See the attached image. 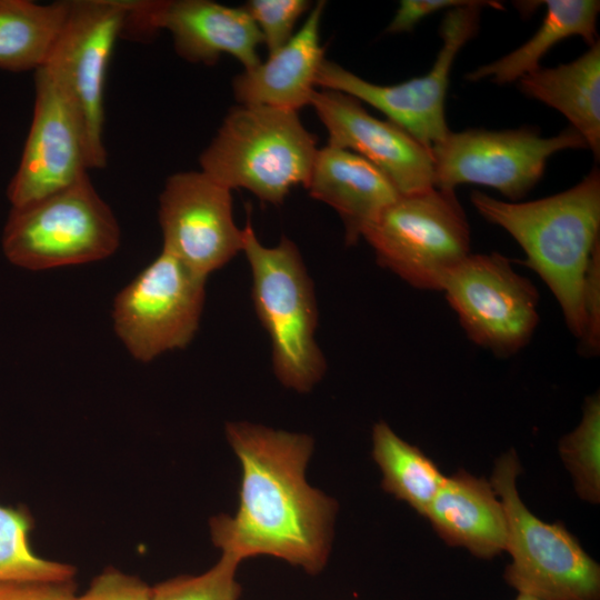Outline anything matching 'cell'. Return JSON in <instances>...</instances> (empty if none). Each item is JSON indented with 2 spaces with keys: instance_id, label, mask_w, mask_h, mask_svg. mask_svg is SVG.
Wrapping results in <instances>:
<instances>
[{
  "instance_id": "29",
  "label": "cell",
  "mask_w": 600,
  "mask_h": 600,
  "mask_svg": "<svg viewBox=\"0 0 600 600\" xmlns=\"http://www.w3.org/2000/svg\"><path fill=\"white\" fill-rule=\"evenodd\" d=\"M152 587L138 577L117 569H108L97 576L89 588L72 600H151Z\"/></svg>"
},
{
  "instance_id": "4",
  "label": "cell",
  "mask_w": 600,
  "mask_h": 600,
  "mask_svg": "<svg viewBox=\"0 0 600 600\" xmlns=\"http://www.w3.org/2000/svg\"><path fill=\"white\" fill-rule=\"evenodd\" d=\"M243 233L253 308L270 339L273 373L286 388L309 392L327 371L316 340L319 314L312 279L298 247L286 236L273 247L263 246L250 216Z\"/></svg>"
},
{
  "instance_id": "7",
  "label": "cell",
  "mask_w": 600,
  "mask_h": 600,
  "mask_svg": "<svg viewBox=\"0 0 600 600\" xmlns=\"http://www.w3.org/2000/svg\"><path fill=\"white\" fill-rule=\"evenodd\" d=\"M362 238L378 263L416 289L441 291L471 252L467 216L454 191L430 187L399 194Z\"/></svg>"
},
{
  "instance_id": "19",
  "label": "cell",
  "mask_w": 600,
  "mask_h": 600,
  "mask_svg": "<svg viewBox=\"0 0 600 600\" xmlns=\"http://www.w3.org/2000/svg\"><path fill=\"white\" fill-rule=\"evenodd\" d=\"M424 518L449 546L462 547L479 559L506 551L507 519L490 480L458 470L446 477Z\"/></svg>"
},
{
  "instance_id": "20",
  "label": "cell",
  "mask_w": 600,
  "mask_h": 600,
  "mask_svg": "<svg viewBox=\"0 0 600 600\" xmlns=\"http://www.w3.org/2000/svg\"><path fill=\"white\" fill-rule=\"evenodd\" d=\"M520 90L562 113L600 157V41L573 61L533 70L518 80Z\"/></svg>"
},
{
  "instance_id": "22",
  "label": "cell",
  "mask_w": 600,
  "mask_h": 600,
  "mask_svg": "<svg viewBox=\"0 0 600 600\" xmlns=\"http://www.w3.org/2000/svg\"><path fill=\"white\" fill-rule=\"evenodd\" d=\"M70 2L0 0V69L21 72L46 64L64 26Z\"/></svg>"
},
{
  "instance_id": "8",
  "label": "cell",
  "mask_w": 600,
  "mask_h": 600,
  "mask_svg": "<svg viewBox=\"0 0 600 600\" xmlns=\"http://www.w3.org/2000/svg\"><path fill=\"white\" fill-rule=\"evenodd\" d=\"M503 9L497 1H471L447 10L440 27L442 39L428 73L397 84L369 82L340 64L324 59L316 87L347 93L380 110L426 148L431 149L450 131L446 120V96L450 72L459 51L479 29L482 8Z\"/></svg>"
},
{
  "instance_id": "32",
  "label": "cell",
  "mask_w": 600,
  "mask_h": 600,
  "mask_svg": "<svg viewBox=\"0 0 600 600\" xmlns=\"http://www.w3.org/2000/svg\"><path fill=\"white\" fill-rule=\"evenodd\" d=\"M514 600H541L539 598H536L533 596H530V594H526V593H518L517 598Z\"/></svg>"
},
{
  "instance_id": "23",
  "label": "cell",
  "mask_w": 600,
  "mask_h": 600,
  "mask_svg": "<svg viewBox=\"0 0 600 600\" xmlns=\"http://www.w3.org/2000/svg\"><path fill=\"white\" fill-rule=\"evenodd\" d=\"M371 440L382 489L424 517L446 476L420 448L403 440L384 421L373 426Z\"/></svg>"
},
{
  "instance_id": "31",
  "label": "cell",
  "mask_w": 600,
  "mask_h": 600,
  "mask_svg": "<svg viewBox=\"0 0 600 600\" xmlns=\"http://www.w3.org/2000/svg\"><path fill=\"white\" fill-rule=\"evenodd\" d=\"M74 596L73 580L0 583V600H72Z\"/></svg>"
},
{
  "instance_id": "27",
  "label": "cell",
  "mask_w": 600,
  "mask_h": 600,
  "mask_svg": "<svg viewBox=\"0 0 600 600\" xmlns=\"http://www.w3.org/2000/svg\"><path fill=\"white\" fill-rule=\"evenodd\" d=\"M310 7L307 0H249L242 6L259 28L269 54L293 37L298 20Z\"/></svg>"
},
{
  "instance_id": "3",
  "label": "cell",
  "mask_w": 600,
  "mask_h": 600,
  "mask_svg": "<svg viewBox=\"0 0 600 600\" xmlns=\"http://www.w3.org/2000/svg\"><path fill=\"white\" fill-rule=\"evenodd\" d=\"M318 150L297 111L238 104L199 162L201 171L230 190L242 188L278 206L293 187L306 186Z\"/></svg>"
},
{
  "instance_id": "2",
  "label": "cell",
  "mask_w": 600,
  "mask_h": 600,
  "mask_svg": "<svg viewBox=\"0 0 600 600\" xmlns=\"http://www.w3.org/2000/svg\"><path fill=\"white\" fill-rule=\"evenodd\" d=\"M470 200L489 222L522 248L523 264L536 271L554 296L578 339L583 321L581 291L594 248L600 243V173L593 168L579 183L533 201H502L480 191Z\"/></svg>"
},
{
  "instance_id": "30",
  "label": "cell",
  "mask_w": 600,
  "mask_h": 600,
  "mask_svg": "<svg viewBox=\"0 0 600 600\" xmlns=\"http://www.w3.org/2000/svg\"><path fill=\"white\" fill-rule=\"evenodd\" d=\"M472 1V0H471ZM469 0H402L387 28L388 33L410 32L426 17L469 4Z\"/></svg>"
},
{
  "instance_id": "10",
  "label": "cell",
  "mask_w": 600,
  "mask_h": 600,
  "mask_svg": "<svg viewBox=\"0 0 600 600\" xmlns=\"http://www.w3.org/2000/svg\"><path fill=\"white\" fill-rule=\"evenodd\" d=\"M69 2L64 26L44 67L54 76L80 119L88 169H101L107 164L103 143L107 69L132 0Z\"/></svg>"
},
{
  "instance_id": "25",
  "label": "cell",
  "mask_w": 600,
  "mask_h": 600,
  "mask_svg": "<svg viewBox=\"0 0 600 600\" xmlns=\"http://www.w3.org/2000/svg\"><path fill=\"white\" fill-rule=\"evenodd\" d=\"M559 456L570 472L578 497L600 502V397L586 398L579 424L558 444Z\"/></svg>"
},
{
  "instance_id": "24",
  "label": "cell",
  "mask_w": 600,
  "mask_h": 600,
  "mask_svg": "<svg viewBox=\"0 0 600 600\" xmlns=\"http://www.w3.org/2000/svg\"><path fill=\"white\" fill-rule=\"evenodd\" d=\"M32 524L24 508L0 506V583L73 580L72 566L34 553L29 543Z\"/></svg>"
},
{
  "instance_id": "13",
  "label": "cell",
  "mask_w": 600,
  "mask_h": 600,
  "mask_svg": "<svg viewBox=\"0 0 600 600\" xmlns=\"http://www.w3.org/2000/svg\"><path fill=\"white\" fill-rule=\"evenodd\" d=\"M162 250L200 277L242 252L244 233L233 219L231 190L203 171L168 177L159 197Z\"/></svg>"
},
{
  "instance_id": "15",
  "label": "cell",
  "mask_w": 600,
  "mask_h": 600,
  "mask_svg": "<svg viewBox=\"0 0 600 600\" xmlns=\"http://www.w3.org/2000/svg\"><path fill=\"white\" fill-rule=\"evenodd\" d=\"M162 29L189 62L212 66L221 54L232 56L244 70L261 62L262 36L242 7L210 0H132L122 34L147 36Z\"/></svg>"
},
{
  "instance_id": "17",
  "label": "cell",
  "mask_w": 600,
  "mask_h": 600,
  "mask_svg": "<svg viewBox=\"0 0 600 600\" xmlns=\"http://www.w3.org/2000/svg\"><path fill=\"white\" fill-rule=\"evenodd\" d=\"M304 188L310 197L339 214L347 246L356 244L366 229L400 194L371 162L330 144L318 150Z\"/></svg>"
},
{
  "instance_id": "6",
  "label": "cell",
  "mask_w": 600,
  "mask_h": 600,
  "mask_svg": "<svg viewBox=\"0 0 600 600\" xmlns=\"http://www.w3.org/2000/svg\"><path fill=\"white\" fill-rule=\"evenodd\" d=\"M120 244V227L88 173L70 186L11 208L2 249L14 266L46 270L102 260Z\"/></svg>"
},
{
  "instance_id": "9",
  "label": "cell",
  "mask_w": 600,
  "mask_h": 600,
  "mask_svg": "<svg viewBox=\"0 0 600 600\" xmlns=\"http://www.w3.org/2000/svg\"><path fill=\"white\" fill-rule=\"evenodd\" d=\"M571 127L553 137L533 128L449 131L431 150L433 187L454 191L460 184L497 189L519 201L540 181L547 162L567 149H586Z\"/></svg>"
},
{
  "instance_id": "11",
  "label": "cell",
  "mask_w": 600,
  "mask_h": 600,
  "mask_svg": "<svg viewBox=\"0 0 600 600\" xmlns=\"http://www.w3.org/2000/svg\"><path fill=\"white\" fill-rule=\"evenodd\" d=\"M206 280L161 250L119 291L113 328L134 359L150 362L191 342L203 310Z\"/></svg>"
},
{
  "instance_id": "28",
  "label": "cell",
  "mask_w": 600,
  "mask_h": 600,
  "mask_svg": "<svg viewBox=\"0 0 600 600\" xmlns=\"http://www.w3.org/2000/svg\"><path fill=\"white\" fill-rule=\"evenodd\" d=\"M582 334L579 352L596 356L600 351V243L594 248L582 284Z\"/></svg>"
},
{
  "instance_id": "16",
  "label": "cell",
  "mask_w": 600,
  "mask_h": 600,
  "mask_svg": "<svg viewBox=\"0 0 600 600\" xmlns=\"http://www.w3.org/2000/svg\"><path fill=\"white\" fill-rule=\"evenodd\" d=\"M310 106L328 131V144L371 162L400 194L433 187L431 150L394 122L371 116L356 98L330 89L316 90Z\"/></svg>"
},
{
  "instance_id": "1",
  "label": "cell",
  "mask_w": 600,
  "mask_h": 600,
  "mask_svg": "<svg viewBox=\"0 0 600 600\" xmlns=\"http://www.w3.org/2000/svg\"><path fill=\"white\" fill-rule=\"evenodd\" d=\"M226 437L241 463L240 501L234 516L211 519L214 546L240 561L266 554L320 572L338 506L306 480L312 438L242 421L227 423Z\"/></svg>"
},
{
  "instance_id": "18",
  "label": "cell",
  "mask_w": 600,
  "mask_h": 600,
  "mask_svg": "<svg viewBox=\"0 0 600 600\" xmlns=\"http://www.w3.org/2000/svg\"><path fill=\"white\" fill-rule=\"evenodd\" d=\"M326 7L317 2L300 30L264 62L234 77L232 90L239 104L268 106L299 111L310 104L320 64L326 59L320 24Z\"/></svg>"
},
{
  "instance_id": "14",
  "label": "cell",
  "mask_w": 600,
  "mask_h": 600,
  "mask_svg": "<svg viewBox=\"0 0 600 600\" xmlns=\"http://www.w3.org/2000/svg\"><path fill=\"white\" fill-rule=\"evenodd\" d=\"M31 126L7 196L20 208L54 193L88 173L80 119L44 66L34 71Z\"/></svg>"
},
{
  "instance_id": "5",
  "label": "cell",
  "mask_w": 600,
  "mask_h": 600,
  "mask_svg": "<svg viewBox=\"0 0 600 600\" xmlns=\"http://www.w3.org/2000/svg\"><path fill=\"white\" fill-rule=\"evenodd\" d=\"M522 468L513 449L503 452L489 479L507 519L506 552L511 562L503 578L517 590L541 600H600V566L562 522L536 517L520 498Z\"/></svg>"
},
{
  "instance_id": "12",
  "label": "cell",
  "mask_w": 600,
  "mask_h": 600,
  "mask_svg": "<svg viewBox=\"0 0 600 600\" xmlns=\"http://www.w3.org/2000/svg\"><path fill=\"white\" fill-rule=\"evenodd\" d=\"M441 291L468 338L496 356L520 351L538 326L537 288L498 252L470 253Z\"/></svg>"
},
{
  "instance_id": "21",
  "label": "cell",
  "mask_w": 600,
  "mask_h": 600,
  "mask_svg": "<svg viewBox=\"0 0 600 600\" xmlns=\"http://www.w3.org/2000/svg\"><path fill=\"white\" fill-rule=\"evenodd\" d=\"M542 3L547 11L536 33L507 56L467 74L468 80L490 79L497 84L511 83L541 67V59L567 38L580 37L589 47L599 41L597 38L599 1L547 0Z\"/></svg>"
},
{
  "instance_id": "26",
  "label": "cell",
  "mask_w": 600,
  "mask_h": 600,
  "mask_svg": "<svg viewBox=\"0 0 600 600\" xmlns=\"http://www.w3.org/2000/svg\"><path fill=\"white\" fill-rule=\"evenodd\" d=\"M236 557L221 553L218 562L198 576H181L152 587L151 600H239Z\"/></svg>"
}]
</instances>
